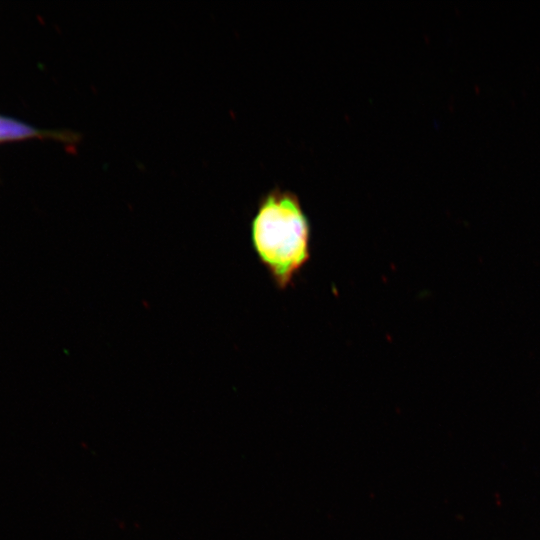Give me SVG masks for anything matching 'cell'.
<instances>
[{"mask_svg":"<svg viewBox=\"0 0 540 540\" xmlns=\"http://www.w3.org/2000/svg\"><path fill=\"white\" fill-rule=\"evenodd\" d=\"M254 250L279 289L290 286L310 259V224L298 198L274 190L260 202L252 221Z\"/></svg>","mask_w":540,"mask_h":540,"instance_id":"1","label":"cell"},{"mask_svg":"<svg viewBox=\"0 0 540 540\" xmlns=\"http://www.w3.org/2000/svg\"><path fill=\"white\" fill-rule=\"evenodd\" d=\"M29 139H52L76 143L78 136L70 131L40 129L13 117L0 114V144Z\"/></svg>","mask_w":540,"mask_h":540,"instance_id":"2","label":"cell"}]
</instances>
